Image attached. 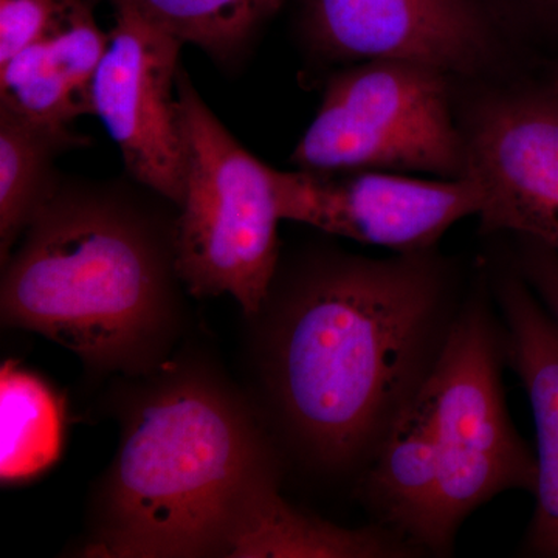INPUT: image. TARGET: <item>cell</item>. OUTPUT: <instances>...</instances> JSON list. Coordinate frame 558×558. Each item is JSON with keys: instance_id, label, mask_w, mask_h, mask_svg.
<instances>
[{"instance_id": "10", "label": "cell", "mask_w": 558, "mask_h": 558, "mask_svg": "<svg viewBox=\"0 0 558 558\" xmlns=\"http://www.w3.org/2000/svg\"><path fill=\"white\" fill-rule=\"evenodd\" d=\"M307 40L330 61H413L481 78L505 43L478 0H306Z\"/></svg>"}, {"instance_id": "2", "label": "cell", "mask_w": 558, "mask_h": 558, "mask_svg": "<svg viewBox=\"0 0 558 558\" xmlns=\"http://www.w3.org/2000/svg\"><path fill=\"white\" fill-rule=\"evenodd\" d=\"M113 379L119 449L92 490L81 556L227 557L253 492L282 480V450L252 399L193 348Z\"/></svg>"}, {"instance_id": "15", "label": "cell", "mask_w": 558, "mask_h": 558, "mask_svg": "<svg viewBox=\"0 0 558 558\" xmlns=\"http://www.w3.org/2000/svg\"><path fill=\"white\" fill-rule=\"evenodd\" d=\"M131 7L183 44L229 62L281 5V0H112Z\"/></svg>"}, {"instance_id": "6", "label": "cell", "mask_w": 558, "mask_h": 558, "mask_svg": "<svg viewBox=\"0 0 558 558\" xmlns=\"http://www.w3.org/2000/svg\"><path fill=\"white\" fill-rule=\"evenodd\" d=\"M449 73L413 61L357 62L330 76L292 154L314 172H422L464 178L468 145Z\"/></svg>"}, {"instance_id": "5", "label": "cell", "mask_w": 558, "mask_h": 558, "mask_svg": "<svg viewBox=\"0 0 558 558\" xmlns=\"http://www.w3.org/2000/svg\"><path fill=\"white\" fill-rule=\"evenodd\" d=\"M178 92L186 140L175 220L180 279L196 299L233 296L250 318L258 314L281 259L275 168L231 135L182 69Z\"/></svg>"}, {"instance_id": "9", "label": "cell", "mask_w": 558, "mask_h": 558, "mask_svg": "<svg viewBox=\"0 0 558 558\" xmlns=\"http://www.w3.org/2000/svg\"><path fill=\"white\" fill-rule=\"evenodd\" d=\"M459 121L468 174L484 194L483 230L558 253V87L488 92Z\"/></svg>"}, {"instance_id": "7", "label": "cell", "mask_w": 558, "mask_h": 558, "mask_svg": "<svg viewBox=\"0 0 558 558\" xmlns=\"http://www.w3.org/2000/svg\"><path fill=\"white\" fill-rule=\"evenodd\" d=\"M281 220L395 250L424 252L470 216H480V183L464 178H411L396 171H274Z\"/></svg>"}, {"instance_id": "11", "label": "cell", "mask_w": 558, "mask_h": 558, "mask_svg": "<svg viewBox=\"0 0 558 558\" xmlns=\"http://www.w3.org/2000/svg\"><path fill=\"white\" fill-rule=\"evenodd\" d=\"M506 359L526 389L537 432L535 509L521 553L558 558V323L519 269L495 282Z\"/></svg>"}, {"instance_id": "17", "label": "cell", "mask_w": 558, "mask_h": 558, "mask_svg": "<svg viewBox=\"0 0 558 558\" xmlns=\"http://www.w3.org/2000/svg\"><path fill=\"white\" fill-rule=\"evenodd\" d=\"M65 0H0V65L47 35Z\"/></svg>"}, {"instance_id": "13", "label": "cell", "mask_w": 558, "mask_h": 558, "mask_svg": "<svg viewBox=\"0 0 558 558\" xmlns=\"http://www.w3.org/2000/svg\"><path fill=\"white\" fill-rule=\"evenodd\" d=\"M89 138L0 102V264L60 185L57 159Z\"/></svg>"}, {"instance_id": "8", "label": "cell", "mask_w": 558, "mask_h": 558, "mask_svg": "<svg viewBox=\"0 0 558 558\" xmlns=\"http://www.w3.org/2000/svg\"><path fill=\"white\" fill-rule=\"evenodd\" d=\"M183 43L119 3L109 46L92 84V116L102 121L131 179L180 207L186 140L178 78Z\"/></svg>"}, {"instance_id": "19", "label": "cell", "mask_w": 558, "mask_h": 558, "mask_svg": "<svg viewBox=\"0 0 558 558\" xmlns=\"http://www.w3.org/2000/svg\"><path fill=\"white\" fill-rule=\"evenodd\" d=\"M539 9L549 11L550 16L558 20V0H532Z\"/></svg>"}, {"instance_id": "12", "label": "cell", "mask_w": 558, "mask_h": 558, "mask_svg": "<svg viewBox=\"0 0 558 558\" xmlns=\"http://www.w3.org/2000/svg\"><path fill=\"white\" fill-rule=\"evenodd\" d=\"M421 553L380 526L349 529L301 512L281 495V481L253 492L231 531L230 558H385Z\"/></svg>"}, {"instance_id": "3", "label": "cell", "mask_w": 558, "mask_h": 558, "mask_svg": "<svg viewBox=\"0 0 558 558\" xmlns=\"http://www.w3.org/2000/svg\"><path fill=\"white\" fill-rule=\"evenodd\" d=\"M175 220L135 180L61 179L2 266V325L61 344L94 377L157 368L186 326Z\"/></svg>"}, {"instance_id": "14", "label": "cell", "mask_w": 558, "mask_h": 558, "mask_svg": "<svg viewBox=\"0 0 558 558\" xmlns=\"http://www.w3.org/2000/svg\"><path fill=\"white\" fill-rule=\"evenodd\" d=\"M65 405L58 392L20 363L0 369V480L38 478L58 461L64 442Z\"/></svg>"}, {"instance_id": "20", "label": "cell", "mask_w": 558, "mask_h": 558, "mask_svg": "<svg viewBox=\"0 0 558 558\" xmlns=\"http://www.w3.org/2000/svg\"><path fill=\"white\" fill-rule=\"evenodd\" d=\"M556 87H558V70H557Z\"/></svg>"}, {"instance_id": "16", "label": "cell", "mask_w": 558, "mask_h": 558, "mask_svg": "<svg viewBox=\"0 0 558 558\" xmlns=\"http://www.w3.org/2000/svg\"><path fill=\"white\" fill-rule=\"evenodd\" d=\"M0 102L28 119L70 126L92 113V101L69 78L47 35L0 65Z\"/></svg>"}, {"instance_id": "1", "label": "cell", "mask_w": 558, "mask_h": 558, "mask_svg": "<svg viewBox=\"0 0 558 558\" xmlns=\"http://www.w3.org/2000/svg\"><path fill=\"white\" fill-rule=\"evenodd\" d=\"M454 307L453 267L435 248L279 259L245 318L248 398L279 449L325 475L368 464L438 359Z\"/></svg>"}, {"instance_id": "18", "label": "cell", "mask_w": 558, "mask_h": 558, "mask_svg": "<svg viewBox=\"0 0 558 558\" xmlns=\"http://www.w3.org/2000/svg\"><path fill=\"white\" fill-rule=\"evenodd\" d=\"M517 269L558 323V253L537 241L520 238Z\"/></svg>"}, {"instance_id": "4", "label": "cell", "mask_w": 558, "mask_h": 558, "mask_svg": "<svg viewBox=\"0 0 558 558\" xmlns=\"http://www.w3.org/2000/svg\"><path fill=\"white\" fill-rule=\"evenodd\" d=\"M505 330L476 293L451 323L418 392L427 407L438 468L435 550L450 553L473 510L508 490L535 494L537 458L506 409Z\"/></svg>"}]
</instances>
